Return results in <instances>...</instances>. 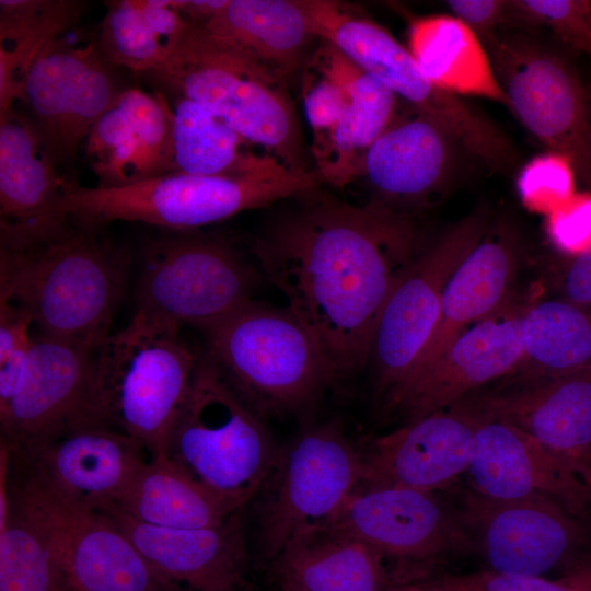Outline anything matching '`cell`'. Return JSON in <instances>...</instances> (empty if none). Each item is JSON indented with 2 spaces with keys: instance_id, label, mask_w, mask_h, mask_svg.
<instances>
[{
  "instance_id": "obj_31",
  "label": "cell",
  "mask_w": 591,
  "mask_h": 591,
  "mask_svg": "<svg viewBox=\"0 0 591 591\" xmlns=\"http://www.w3.org/2000/svg\"><path fill=\"white\" fill-rule=\"evenodd\" d=\"M397 101L391 88L354 63L344 114L326 138L313 143L323 182L343 188L360 178L368 150L396 117Z\"/></svg>"
},
{
  "instance_id": "obj_44",
  "label": "cell",
  "mask_w": 591,
  "mask_h": 591,
  "mask_svg": "<svg viewBox=\"0 0 591 591\" xmlns=\"http://www.w3.org/2000/svg\"><path fill=\"white\" fill-rule=\"evenodd\" d=\"M563 267L558 285L559 299L591 306V248L568 256Z\"/></svg>"
},
{
  "instance_id": "obj_36",
  "label": "cell",
  "mask_w": 591,
  "mask_h": 591,
  "mask_svg": "<svg viewBox=\"0 0 591 591\" xmlns=\"http://www.w3.org/2000/svg\"><path fill=\"white\" fill-rule=\"evenodd\" d=\"M84 152L100 187L141 181L140 150L136 131L115 103L101 116L84 141Z\"/></svg>"
},
{
  "instance_id": "obj_18",
  "label": "cell",
  "mask_w": 591,
  "mask_h": 591,
  "mask_svg": "<svg viewBox=\"0 0 591 591\" xmlns=\"http://www.w3.org/2000/svg\"><path fill=\"white\" fill-rule=\"evenodd\" d=\"M325 528L358 538L383 561L429 566L472 551L455 508L437 493L360 486Z\"/></svg>"
},
{
  "instance_id": "obj_9",
  "label": "cell",
  "mask_w": 591,
  "mask_h": 591,
  "mask_svg": "<svg viewBox=\"0 0 591 591\" xmlns=\"http://www.w3.org/2000/svg\"><path fill=\"white\" fill-rule=\"evenodd\" d=\"M362 457L337 422L302 431L278 450L262 486L259 543L274 559L297 536L331 521L362 482Z\"/></svg>"
},
{
  "instance_id": "obj_34",
  "label": "cell",
  "mask_w": 591,
  "mask_h": 591,
  "mask_svg": "<svg viewBox=\"0 0 591 591\" xmlns=\"http://www.w3.org/2000/svg\"><path fill=\"white\" fill-rule=\"evenodd\" d=\"M0 591H62L46 540L11 495L0 523Z\"/></svg>"
},
{
  "instance_id": "obj_24",
  "label": "cell",
  "mask_w": 591,
  "mask_h": 591,
  "mask_svg": "<svg viewBox=\"0 0 591 591\" xmlns=\"http://www.w3.org/2000/svg\"><path fill=\"white\" fill-rule=\"evenodd\" d=\"M13 456L28 463L59 491L93 510L114 502L150 459L136 439L105 424L73 429L31 455Z\"/></svg>"
},
{
  "instance_id": "obj_49",
  "label": "cell",
  "mask_w": 591,
  "mask_h": 591,
  "mask_svg": "<svg viewBox=\"0 0 591 591\" xmlns=\"http://www.w3.org/2000/svg\"><path fill=\"white\" fill-rule=\"evenodd\" d=\"M586 91H587V100H588L589 113H590V118H591V84L588 88H586Z\"/></svg>"
},
{
  "instance_id": "obj_33",
  "label": "cell",
  "mask_w": 591,
  "mask_h": 591,
  "mask_svg": "<svg viewBox=\"0 0 591 591\" xmlns=\"http://www.w3.org/2000/svg\"><path fill=\"white\" fill-rule=\"evenodd\" d=\"M591 371V306L561 299L526 306L523 356L514 373L563 375Z\"/></svg>"
},
{
  "instance_id": "obj_47",
  "label": "cell",
  "mask_w": 591,
  "mask_h": 591,
  "mask_svg": "<svg viewBox=\"0 0 591 591\" xmlns=\"http://www.w3.org/2000/svg\"><path fill=\"white\" fill-rule=\"evenodd\" d=\"M389 591H448L440 579L417 580V581H397L393 583Z\"/></svg>"
},
{
  "instance_id": "obj_16",
  "label": "cell",
  "mask_w": 591,
  "mask_h": 591,
  "mask_svg": "<svg viewBox=\"0 0 591 591\" xmlns=\"http://www.w3.org/2000/svg\"><path fill=\"white\" fill-rule=\"evenodd\" d=\"M525 310L513 301L465 329L436 359L389 393L382 399V412L401 426L514 373L523 356Z\"/></svg>"
},
{
  "instance_id": "obj_38",
  "label": "cell",
  "mask_w": 591,
  "mask_h": 591,
  "mask_svg": "<svg viewBox=\"0 0 591 591\" xmlns=\"http://www.w3.org/2000/svg\"><path fill=\"white\" fill-rule=\"evenodd\" d=\"M575 179L569 160L549 151L536 155L522 167L517 188L528 208L548 215L576 194Z\"/></svg>"
},
{
  "instance_id": "obj_25",
  "label": "cell",
  "mask_w": 591,
  "mask_h": 591,
  "mask_svg": "<svg viewBox=\"0 0 591 591\" xmlns=\"http://www.w3.org/2000/svg\"><path fill=\"white\" fill-rule=\"evenodd\" d=\"M517 259L513 233L506 227L488 229L449 279L437 327L409 375L436 359L465 329L514 301Z\"/></svg>"
},
{
  "instance_id": "obj_32",
  "label": "cell",
  "mask_w": 591,
  "mask_h": 591,
  "mask_svg": "<svg viewBox=\"0 0 591 591\" xmlns=\"http://www.w3.org/2000/svg\"><path fill=\"white\" fill-rule=\"evenodd\" d=\"M84 8L78 0L0 1V115L20 102L25 76L39 53L74 26Z\"/></svg>"
},
{
  "instance_id": "obj_4",
  "label": "cell",
  "mask_w": 591,
  "mask_h": 591,
  "mask_svg": "<svg viewBox=\"0 0 591 591\" xmlns=\"http://www.w3.org/2000/svg\"><path fill=\"white\" fill-rule=\"evenodd\" d=\"M163 91L202 106L292 170H306L292 102L243 54L189 23L169 57L147 73Z\"/></svg>"
},
{
  "instance_id": "obj_10",
  "label": "cell",
  "mask_w": 591,
  "mask_h": 591,
  "mask_svg": "<svg viewBox=\"0 0 591 591\" xmlns=\"http://www.w3.org/2000/svg\"><path fill=\"white\" fill-rule=\"evenodd\" d=\"M509 108L552 152L571 163L591 189V118L587 91L558 53L533 37L482 39Z\"/></svg>"
},
{
  "instance_id": "obj_27",
  "label": "cell",
  "mask_w": 591,
  "mask_h": 591,
  "mask_svg": "<svg viewBox=\"0 0 591 591\" xmlns=\"http://www.w3.org/2000/svg\"><path fill=\"white\" fill-rule=\"evenodd\" d=\"M273 565L282 591H389L393 583L368 545L325 528L293 538Z\"/></svg>"
},
{
  "instance_id": "obj_40",
  "label": "cell",
  "mask_w": 591,
  "mask_h": 591,
  "mask_svg": "<svg viewBox=\"0 0 591 591\" xmlns=\"http://www.w3.org/2000/svg\"><path fill=\"white\" fill-rule=\"evenodd\" d=\"M546 230L553 245L567 256L591 248V193L575 194L548 213Z\"/></svg>"
},
{
  "instance_id": "obj_11",
  "label": "cell",
  "mask_w": 591,
  "mask_h": 591,
  "mask_svg": "<svg viewBox=\"0 0 591 591\" xmlns=\"http://www.w3.org/2000/svg\"><path fill=\"white\" fill-rule=\"evenodd\" d=\"M258 275L223 240L181 234L143 257L135 311L207 331L252 300Z\"/></svg>"
},
{
  "instance_id": "obj_7",
  "label": "cell",
  "mask_w": 591,
  "mask_h": 591,
  "mask_svg": "<svg viewBox=\"0 0 591 591\" xmlns=\"http://www.w3.org/2000/svg\"><path fill=\"white\" fill-rule=\"evenodd\" d=\"M278 450L264 419L206 352L198 355L167 456L243 509L267 479Z\"/></svg>"
},
{
  "instance_id": "obj_41",
  "label": "cell",
  "mask_w": 591,
  "mask_h": 591,
  "mask_svg": "<svg viewBox=\"0 0 591 591\" xmlns=\"http://www.w3.org/2000/svg\"><path fill=\"white\" fill-rule=\"evenodd\" d=\"M448 591H588L561 579L505 575L491 570L440 578Z\"/></svg>"
},
{
  "instance_id": "obj_22",
  "label": "cell",
  "mask_w": 591,
  "mask_h": 591,
  "mask_svg": "<svg viewBox=\"0 0 591 591\" xmlns=\"http://www.w3.org/2000/svg\"><path fill=\"white\" fill-rule=\"evenodd\" d=\"M459 150L463 148L448 131L419 112L396 116L362 163L360 177L375 196L370 201L409 215L445 188Z\"/></svg>"
},
{
  "instance_id": "obj_21",
  "label": "cell",
  "mask_w": 591,
  "mask_h": 591,
  "mask_svg": "<svg viewBox=\"0 0 591 591\" xmlns=\"http://www.w3.org/2000/svg\"><path fill=\"white\" fill-rule=\"evenodd\" d=\"M466 473L473 489L490 498L543 496L577 517L591 505L589 487L568 455L498 420L476 431Z\"/></svg>"
},
{
  "instance_id": "obj_48",
  "label": "cell",
  "mask_w": 591,
  "mask_h": 591,
  "mask_svg": "<svg viewBox=\"0 0 591 591\" xmlns=\"http://www.w3.org/2000/svg\"><path fill=\"white\" fill-rule=\"evenodd\" d=\"M575 470L589 487L591 493V449L569 456Z\"/></svg>"
},
{
  "instance_id": "obj_1",
  "label": "cell",
  "mask_w": 591,
  "mask_h": 591,
  "mask_svg": "<svg viewBox=\"0 0 591 591\" xmlns=\"http://www.w3.org/2000/svg\"><path fill=\"white\" fill-rule=\"evenodd\" d=\"M315 190L279 216L254 252L334 381L369 358L384 306L416 259V230L409 215Z\"/></svg>"
},
{
  "instance_id": "obj_30",
  "label": "cell",
  "mask_w": 591,
  "mask_h": 591,
  "mask_svg": "<svg viewBox=\"0 0 591 591\" xmlns=\"http://www.w3.org/2000/svg\"><path fill=\"white\" fill-rule=\"evenodd\" d=\"M172 96L174 173L243 177L288 167L269 153H258L255 144L202 106Z\"/></svg>"
},
{
  "instance_id": "obj_39",
  "label": "cell",
  "mask_w": 591,
  "mask_h": 591,
  "mask_svg": "<svg viewBox=\"0 0 591 591\" xmlns=\"http://www.w3.org/2000/svg\"><path fill=\"white\" fill-rule=\"evenodd\" d=\"M32 325L28 312L0 298V412L9 405L26 370L34 344Z\"/></svg>"
},
{
  "instance_id": "obj_37",
  "label": "cell",
  "mask_w": 591,
  "mask_h": 591,
  "mask_svg": "<svg viewBox=\"0 0 591 591\" xmlns=\"http://www.w3.org/2000/svg\"><path fill=\"white\" fill-rule=\"evenodd\" d=\"M511 3V24L544 25L572 48L591 57V1L517 0Z\"/></svg>"
},
{
  "instance_id": "obj_15",
  "label": "cell",
  "mask_w": 591,
  "mask_h": 591,
  "mask_svg": "<svg viewBox=\"0 0 591 591\" xmlns=\"http://www.w3.org/2000/svg\"><path fill=\"white\" fill-rule=\"evenodd\" d=\"M95 351L42 334L34 336L22 380L0 412V442L13 455H31L68 431L103 424L93 402Z\"/></svg>"
},
{
  "instance_id": "obj_28",
  "label": "cell",
  "mask_w": 591,
  "mask_h": 591,
  "mask_svg": "<svg viewBox=\"0 0 591 591\" xmlns=\"http://www.w3.org/2000/svg\"><path fill=\"white\" fill-rule=\"evenodd\" d=\"M112 505L140 522L172 529L215 526L242 510L167 455L149 459Z\"/></svg>"
},
{
  "instance_id": "obj_26",
  "label": "cell",
  "mask_w": 591,
  "mask_h": 591,
  "mask_svg": "<svg viewBox=\"0 0 591 591\" xmlns=\"http://www.w3.org/2000/svg\"><path fill=\"white\" fill-rule=\"evenodd\" d=\"M200 26L283 84L316 38L301 0H228Z\"/></svg>"
},
{
  "instance_id": "obj_23",
  "label": "cell",
  "mask_w": 591,
  "mask_h": 591,
  "mask_svg": "<svg viewBox=\"0 0 591 591\" xmlns=\"http://www.w3.org/2000/svg\"><path fill=\"white\" fill-rule=\"evenodd\" d=\"M498 420L566 455L591 449V371L512 373L476 391Z\"/></svg>"
},
{
  "instance_id": "obj_20",
  "label": "cell",
  "mask_w": 591,
  "mask_h": 591,
  "mask_svg": "<svg viewBox=\"0 0 591 591\" xmlns=\"http://www.w3.org/2000/svg\"><path fill=\"white\" fill-rule=\"evenodd\" d=\"M94 510L181 590L241 591L248 564L241 511L215 526L172 529L140 522L112 503Z\"/></svg>"
},
{
  "instance_id": "obj_14",
  "label": "cell",
  "mask_w": 591,
  "mask_h": 591,
  "mask_svg": "<svg viewBox=\"0 0 591 591\" xmlns=\"http://www.w3.org/2000/svg\"><path fill=\"white\" fill-rule=\"evenodd\" d=\"M113 67L95 39L74 46L59 37L31 65L20 102L56 165L72 162L80 146L118 94Z\"/></svg>"
},
{
  "instance_id": "obj_5",
  "label": "cell",
  "mask_w": 591,
  "mask_h": 591,
  "mask_svg": "<svg viewBox=\"0 0 591 591\" xmlns=\"http://www.w3.org/2000/svg\"><path fill=\"white\" fill-rule=\"evenodd\" d=\"M321 183L316 170L289 167L243 177L172 173L114 187L70 185L61 208L86 229L131 221L184 231L297 197Z\"/></svg>"
},
{
  "instance_id": "obj_43",
  "label": "cell",
  "mask_w": 591,
  "mask_h": 591,
  "mask_svg": "<svg viewBox=\"0 0 591 591\" xmlns=\"http://www.w3.org/2000/svg\"><path fill=\"white\" fill-rule=\"evenodd\" d=\"M142 14L152 31L172 53L189 23L173 7L172 0H138Z\"/></svg>"
},
{
  "instance_id": "obj_42",
  "label": "cell",
  "mask_w": 591,
  "mask_h": 591,
  "mask_svg": "<svg viewBox=\"0 0 591 591\" xmlns=\"http://www.w3.org/2000/svg\"><path fill=\"white\" fill-rule=\"evenodd\" d=\"M447 5L478 37L496 35L500 24H511V3L505 0H450Z\"/></svg>"
},
{
  "instance_id": "obj_29",
  "label": "cell",
  "mask_w": 591,
  "mask_h": 591,
  "mask_svg": "<svg viewBox=\"0 0 591 591\" xmlns=\"http://www.w3.org/2000/svg\"><path fill=\"white\" fill-rule=\"evenodd\" d=\"M408 50L438 88L455 95H475L509 106L479 37L460 19L433 14L414 20Z\"/></svg>"
},
{
  "instance_id": "obj_2",
  "label": "cell",
  "mask_w": 591,
  "mask_h": 591,
  "mask_svg": "<svg viewBox=\"0 0 591 591\" xmlns=\"http://www.w3.org/2000/svg\"><path fill=\"white\" fill-rule=\"evenodd\" d=\"M100 232L76 225L30 251L1 250L0 298L28 312L39 334L96 350L111 334L128 271L126 252Z\"/></svg>"
},
{
  "instance_id": "obj_8",
  "label": "cell",
  "mask_w": 591,
  "mask_h": 591,
  "mask_svg": "<svg viewBox=\"0 0 591 591\" xmlns=\"http://www.w3.org/2000/svg\"><path fill=\"white\" fill-rule=\"evenodd\" d=\"M9 485L12 499L46 540L62 591H183L104 515L66 496L12 454Z\"/></svg>"
},
{
  "instance_id": "obj_35",
  "label": "cell",
  "mask_w": 591,
  "mask_h": 591,
  "mask_svg": "<svg viewBox=\"0 0 591 591\" xmlns=\"http://www.w3.org/2000/svg\"><path fill=\"white\" fill-rule=\"evenodd\" d=\"M95 43L113 68L124 67L136 72L154 70L171 54L149 26L138 0L107 2Z\"/></svg>"
},
{
  "instance_id": "obj_46",
  "label": "cell",
  "mask_w": 591,
  "mask_h": 591,
  "mask_svg": "<svg viewBox=\"0 0 591 591\" xmlns=\"http://www.w3.org/2000/svg\"><path fill=\"white\" fill-rule=\"evenodd\" d=\"M559 579L591 591V556L581 557Z\"/></svg>"
},
{
  "instance_id": "obj_3",
  "label": "cell",
  "mask_w": 591,
  "mask_h": 591,
  "mask_svg": "<svg viewBox=\"0 0 591 591\" xmlns=\"http://www.w3.org/2000/svg\"><path fill=\"white\" fill-rule=\"evenodd\" d=\"M179 328L135 311L130 322L109 334L94 355L97 418L136 439L150 459L167 455L198 358L181 338Z\"/></svg>"
},
{
  "instance_id": "obj_19",
  "label": "cell",
  "mask_w": 591,
  "mask_h": 591,
  "mask_svg": "<svg viewBox=\"0 0 591 591\" xmlns=\"http://www.w3.org/2000/svg\"><path fill=\"white\" fill-rule=\"evenodd\" d=\"M25 115H0V245L25 252L74 229L61 208L70 185L57 173Z\"/></svg>"
},
{
  "instance_id": "obj_12",
  "label": "cell",
  "mask_w": 591,
  "mask_h": 591,
  "mask_svg": "<svg viewBox=\"0 0 591 591\" xmlns=\"http://www.w3.org/2000/svg\"><path fill=\"white\" fill-rule=\"evenodd\" d=\"M489 229L478 209L416 257L391 294L376 325L369 358L383 399L414 370L437 327L445 286Z\"/></svg>"
},
{
  "instance_id": "obj_45",
  "label": "cell",
  "mask_w": 591,
  "mask_h": 591,
  "mask_svg": "<svg viewBox=\"0 0 591 591\" xmlns=\"http://www.w3.org/2000/svg\"><path fill=\"white\" fill-rule=\"evenodd\" d=\"M228 0H172L188 23L204 25L210 21Z\"/></svg>"
},
{
  "instance_id": "obj_13",
  "label": "cell",
  "mask_w": 591,
  "mask_h": 591,
  "mask_svg": "<svg viewBox=\"0 0 591 591\" xmlns=\"http://www.w3.org/2000/svg\"><path fill=\"white\" fill-rule=\"evenodd\" d=\"M455 510L491 571L525 577L546 576L582 556L587 531L577 515L543 496L495 499L465 490Z\"/></svg>"
},
{
  "instance_id": "obj_6",
  "label": "cell",
  "mask_w": 591,
  "mask_h": 591,
  "mask_svg": "<svg viewBox=\"0 0 591 591\" xmlns=\"http://www.w3.org/2000/svg\"><path fill=\"white\" fill-rule=\"evenodd\" d=\"M205 332L206 354L263 419L306 407L333 382L312 337L288 309L251 300Z\"/></svg>"
},
{
  "instance_id": "obj_17",
  "label": "cell",
  "mask_w": 591,
  "mask_h": 591,
  "mask_svg": "<svg viewBox=\"0 0 591 591\" xmlns=\"http://www.w3.org/2000/svg\"><path fill=\"white\" fill-rule=\"evenodd\" d=\"M491 420L476 392L376 436L362 457V487L437 493L466 473L478 428Z\"/></svg>"
}]
</instances>
